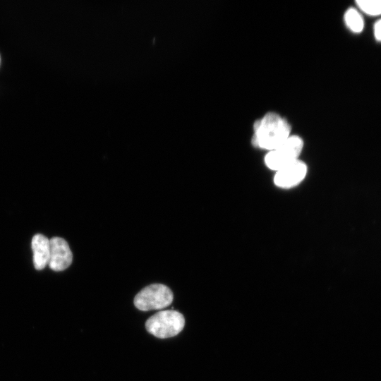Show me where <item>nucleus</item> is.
<instances>
[{"label":"nucleus","instance_id":"nucleus-10","mask_svg":"<svg viewBox=\"0 0 381 381\" xmlns=\"http://www.w3.org/2000/svg\"><path fill=\"white\" fill-rule=\"evenodd\" d=\"M374 35L377 41H381V19L377 20L374 25Z\"/></svg>","mask_w":381,"mask_h":381},{"label":"nucleus","instance_id":"nucleus-6","mask_svg":"<svg viewBox=\"0 0 381 381\" xmlns=\"http://www.w3.org/2000/svg\"><path fill=\"white\" fill-rule=\"evenodd\" d=\"M306 173V164L297 159L277 171L274 181L278 187L289 188L298 185L305 178Z\"/></svg>","mask_w":381,"mask_h":381},{"label":"nucleus","instance_id":"nucleus-4","mask_svg":"<svg viewBox=\"0 0 381 381\" xmlns=\"http://www.w3.org/2000/svg\"><path fill=\"white\" fill-rule=\"evenodd\" d=\"M303 143L298 136H289L282 144L270 150L265 156L266 165L278 171L296 161L303 149Z\"/></svg>","mask_w":381,"mask_h":381},{"label":"nucleus","instance_id":"nucleus-1","mask_svg":"<svg viewBox=\"0 0 381 381\" xmlns=\"http://www.w3.org/2000/svg\"><path fill=\"white\" fill-rule=\"evenodd\" d=\"M291 126L286 119L275 113H268L254 123L253 144L272 150L289 138Z\"/></svg>","mask_w":381,"mask_h":381},{"label":"nucleus","instance_id":"nucleus-3","mask_svg":"<svg viewBox=\"0 0 381 381\" xmlns=\"http://www.w3.org/2000/svg\"><path fill=\"white\" fill-rule=\"evenodd\" d=\"M173 298V293L168 286L152 284L138 292L133 303L138 309L147 311L166 308L172 303Z\"/></svg>","mask_w":381,"mask_h":381},{"label":"nucleus","instance_id":"nucleus-2","mask_svg":"<svg viewBox=\"0 0 381 381\" xmlns=\"http://www.w3.org/2000/svg\"><path fill=\"white\" fill-rule=\"evenodd\" d=\"M184 325L185 319L183 315L173 310L159 311L148 318L145 322L147 331L161 339L177 335Z\"/></svg>","mask_w":381,"mask_h":381},{"label":"nucleus","instance_id":"nucleus-5","mask_svg":"<svg viewBox=\"0 0 381 381\" xmlns=\"http://www.w3.org/2000/svg\"><path fill=\"white\" fill-rule=\"evenodd\" d=\"M49 266L54 271H63L68 268L73 260V254L68 243L62 238L49 239Z\"/></svg>","mask_w":381,"mask_h":381},{"label":"nucleus","instance_id":"nucleus-9","mask_svg":"<svg viewBox=\"0 0 381 381\" xmlns=\"http://www.w3.org/2000/svg\"><path fill=\"white\" fill-rule=\"evenodd\" d=\"M359 8L369 16L381 15V0H358Z\"/></svg>","mask_w":381,"mask_h":381},{"label":"nucleus","instance_id":"nucleus-8","mask_svg":"<svg viewBox=\"0 0 381 381\" xmlns=\"http://www.w3.org/2000/svg\"><path fill=\"white\" fill-rule=\"evenodd\" d=\"M347 27L353 32L359 33L363 30L364 21L361 13L355 8H349L344 14Z\"/></svg>","mask_w":381,"mask_h":381},{"label":"nucleus","instance_id":"nucleus-11","mask_svg":"<svg viewBox=\"0 0 381 381\" xmlns=\"http://www.w3.org/2000/svg\"><path fill=\"white\" fill-rule=\"evenodd\" d=\"M0 63H1V56H0Z\"/></svg>","mask_w":381,"mask_h":381},{"label":"nucleus","instance_id":"nucleus-7","mask_svg":"<svg viewBox=\"0 0 381 381\" xmlns=\"http://www.w3.org/2000/svg\"><path fill=\"white\" fill-rule=\"evenodd\" d=\"M33 263L36 270L44 269L49 260V239L42 234H37L32 239Z\"/></svg>","mask_w":381,"mask_h":381}]
</instances>
